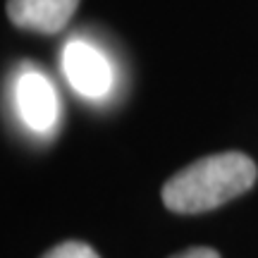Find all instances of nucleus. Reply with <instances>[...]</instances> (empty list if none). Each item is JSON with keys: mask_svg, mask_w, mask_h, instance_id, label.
<instances>
[{"mask_svg": "<svg viewBox=\"0 0 258 258\" xmlns=\"http://www.w3.org/2000/svg\"><path fill=\"white\" fill-rule=\"evenodd\" d=\"M17 108L29 129L48 132L57 120V98L53 84L43 74L29 70L17 79Z\"/></svg>", "mask_w": 258, "mask_h": 258, "instance_id": "nucleus-3", "label": "nucleus"}, {"mask_svg": "<svg viewBox=\"0 0 258 258\" xmlns=\"http://www.w3.org/2000/svg\"><path fill=\"white\" fill-rule=\"evenodd\" d=\"M79 0H8V17L19 29L57 34L67 27Z\"/></svg>", "mask_w": 258, "mask_h": 258, "instance_id": "nucleus-4", "label": "nucleus"}, {"mask_svg": "<svg viewBox=\"0 0 258 258\" xmlns=\"http://www.w3.org/2000/svg\"><path fill=\"white\" fill-rule=\"evenodd\" d=\"M41 258H101V256L84 241H62V244L53 246L50 251H46Z\"/></svg>", "mask_w": 258, "mask_h": 258, "instance_id": "nucleus-5", "label": "nucleus"}, {"mask_svg": "<svg viewBox=\"0 0 258 258\" xmlns=\"http://www.w3.org/2000/svg\"><path fill=\"white\" fill-rule=\"evenodd\" d=\"M256 177V163L239 151L206 156L167 179L163 203L172 213H206L249 191Z\"/></svg>", "mask_w": 258, "mask_h": 258, "instance_id": "nucleus-1", "label": "nucleus"}, {"mask_svg": "<svg viewBox=\"0 0 258 258\" xmlns=\"http://www.w3.org/2000/svg\"><path fill=\"white\" fill-rule=\"evenodd\" d=\"M62 72L74 91L86 98H101L110 91V62L91 43L84 41L67 43L62 50Z\"/></svg>", "mask_w": 258, "mask_h": 258, "instance_id": "nucleus-2", "label": "nucleus"}, {"mask_svg": "<svg viewBox=\"0 0 258 258\" xmlns=\"http://www.w3.org/2000/svg\"><path fill=\"white\" fill-rule=\"evenodd\" d=\"M170 258H220L218 256V251L213 249H206V246H194V249H186V251H179L175 256Z\"/></svg>", "mask_w": 258, "mask_h": 258, "instance_id": "nucleus-6", "label": "nucleus"}]
</instances>
